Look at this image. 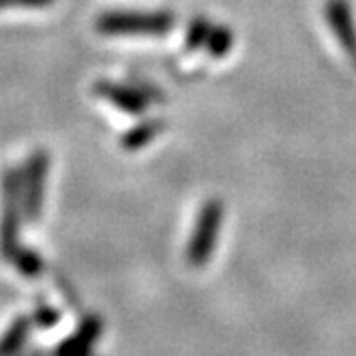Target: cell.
Instances as JSON below:
<instances>
[{"label":"cell","mask_w":356,"mask_h":356,"mask_svg":"<svg viewBox=\"0 0 356 356\" xmlns=\"http://www.w3.org/2000/svg\"><path fill=\"white\" fill-rule=\"evenodd\" d=\"M24 213V172L7 168L3 172V217H0V253L11 260L19 249L17 234Z\"/></svg>","instance_id":"6da1fadb"},{"label":"cell","mask_w":356,"mask_h":356,"mask_svg":"<svg viewBox=\"0 0 356 356\" xmlns=\"http://www.w3.org/2000/svg\"><path fill=\"white\" fill-rule=\"evenodd\" d=\"M174 13H134L112 11L97 19V31L101 35H165L174 26Z\"/></svg>","instance_id":"7a4b0ae2"},{"label":"cell","mask_w":356,"mask_h":356,"mask_svg":"<svg viewBox=\"0 0 356 356\" xmlns=\"http://www.w3.org/2000/svg\"><path fill=\"white\" fill-rule=\"evenodd\" d=\"M221 221H223V204L219 200H209L197 215L195 230L187 249V258L193 266H202L211 258L221 230Z\"/></svg>","instance_id":"3957f363"},{"label":"cell","mask_w":356,"mask_h":356,"mask_svg":"<svg viewBox=\"0 0 356 356\" xmlns=\"http://www.w3.org/2000/svg\"><path fill=\"white\" fill-rule=\"evenodd\" d=\"M49 170V155L45 150H35L24 165V217L35 223L43 211L45 181Z\"/></svg>","instance_id":"277c9868"},{"label":"cell","mask_w":356,"mask_h":356,"mask_svg":"<svg viewBox=\"0 0 356 356\" xmlns=\"http://www.w3.org/2000/svg\"><path fill=\"white\" fill-rule=\"evenodd\" d=\"M324 17L328 22L330 33L337 37L346 56L356 67V22L350 3L348 0H326Z\"/></svg>","instance_id":"5b68a950"},{"label":"cell","mask_w":356,"mask_h":356,"mask_svg":"<svg viewBox=\"0 0 356 356\" xmlns=\"http://www.w3.org/2000/svg\"><path fill=\"white\" fill-rule=\"evenodd\" d=\"M95 92H97V97L110 101L112 106H116L118 110H122L124 114H131V116L144 114L146 108L150 106L148 97L140 88H129L124 84H116V82H108V80H99L95 84Z\"/></svg>","instance_id":"8992f818"},{"label":"cell","mask_w":356,"mask_h":356,"mask_svg":"<svg viewBox=\"0 0 356 356\" xmlns=\"http://www.w3.org/2000/svg\"><path fill=\"white\" fill-rule=\"evenodd\" d=\"M99 335H101V320L97 316H90L82 322L78 333H73V337H69L56 348L54 356H90V348L99 339Z\"/></svg>","instance_id":"52a82bcc"},{"label":"cell","mask_w":356,"mask_h":356,"mask_svg":"<svg viewBox=\"0 0 356 356\" xmlns=\"http://www.w3.org/2000/svg\"><path fill=\"white\" fill-rule=\"evenodd\" d=\"M165 129V120L161 118H148V120H142L140 124H136L134 129L127 131L122 138H120V146L124 150H140L144 148L148 142L155 140L161 131Z\"/></svg>","instance_id":"ba28073f"},{"label":"cell","mask_w":356,"mask_h":356,"mask_svg":"<svg viewBox=\"0 0 356 356\" xmlns=\"http://www.w3.org/2000/svg\"><path fill=\"white\" fill-rule=\"evenodd\" d=\"M29 328H31V318L26 316H19L7 333L0 339V356H13L19 352V348L24 346L29 337Z\"/></svg>","instance_id":"9c48e42d"},{"label":"cell","mask_w":356,"mask_h":356,"mask_svg":"<svg viewBox=\"0 0 356 356\" xmlns=\"http://www.w3.org/2000/svg\"><path fill=\"white\" fill-rule=\"evenodd\" d=\"M234 45V33L227 29V26H213L209 41H207V52L213 58H221L232 49Z\"/></svg>","instance_id":"30bf717a"},{"label":"cell","mask_w":356,"mask_h":356,"mask_svg":"<svg viewBox=\"0 0 356 356\" xmlns=\"http://www.w3.org/2000/svg\"><path fill=\"white\" fill-rule=\"evenodd\" d=\"M211 31H213V26H211V22L207 17L191 19L187 35H185V52H197L200 47H204L207 41H209Z\"/></svg>","instance_id":"8fae6325"},{"label":"cell","mask_w":356,"mask_h":356,"mask_svg":"<svg viewBox=\"0 0 356 356\" xmlns=\"http://www.w3.org/2000/svg\"><path fill=\"white\" fill-rule=\"evenodd\" d=\"M11 262L15 264V268H17L24 277H37V275L43 270V260H41L39 253L33 251V249H22V247H19V249L13 253Z\"/></svg>","instance_id":"7c38bea8"},{"label":"cell","mask_w":356,"mask_h":356,"mask_svg":"<svg viewBox=\"0 0 356 356\" xmlns=\"http://www.w3.org/2000/svg\"><path fill=\"white\" fill-rule=\"evenodd\" d=\"M35 322L43 328H49L58 322V312H54L52 307H47V305H39L37 312H35Z\"/></svg>","instance_id":"4fadbf2b"},{"label":"cell","mask_w":356,"mask_h":356,"mask_svg":"<svg viewBox=\"0 0 356 356\" xmlns=\"http://www.w3.org/2000/svg\"><path fill=\"white\" fill-rule=\"evenodd\" d=\"M54 0H0V11L11 7H47Z\"/></svg>","instance_id":"5bb4252c"},{"label":"cell","mask_w":356,"mask_h":356,"mask_svg":"<svg viewBox=\"0 0 356 356\" xmlns=\"http://www.w3.org/2000/svg\"><path fill=\"white\" fill-rule=\"evenodd\" d=\"M33 356H39V354H33Z\"/></svg>","instance_id":"9a60e30c"}]
</instances>
